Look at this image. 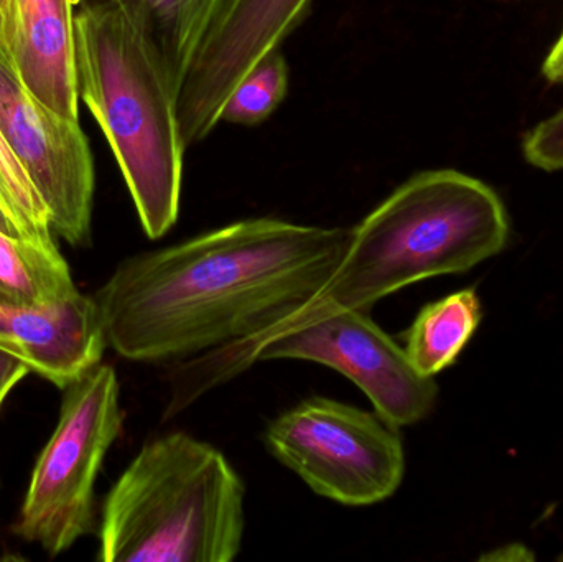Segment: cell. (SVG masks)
Here are the masks:
<instances>
[{"label":"cell","mask_w":563,"mask_h":562,"mask_svg":"<svg viewBox=\"0 0 563 562\" xmlns=\"http://www.w3.org/2000/svg\"><path fill=\"white\" fill-rule=\"evenodd\" d=\"M350 238L351 228L251 218L128 257L95 296L106 342L158 363L260 335L324 289Z\"/></svg>","instance_id":"cell-1"},{"label":"cell","mask_w":563,"mask_h":562,"mask_svg":"<svg viewBox=\"0 0 563 562\" xmlns=\"http://www.w3.org/2000/svg\"><path fill=\"white\" fill-rule=\"evenodd\" d=\"M75 53L79 98L111 145L145 234L161 240L180 214V86L124 0L76 3Z\"/></svg>","instance_id":"cell-2"},{"label":"cell","mask_w":563,"mask_h":562,"mask_svg":"<svg viewBox=\"0 0 563 562\" xmlns=\"http://www.w3.org/2000/svg\"><path fill=\"white\" fill-rule=\"evenodd\" d=\"M508 240V211L489 185L452 168L420 172L351 228L333 276L300 310H369L420 280L466 273Z\"/></svg>","instance_id":"cell-3"},{"label":"cell","mask_w":563,"mask_h":562,"mask_svg":"<svg viewBox=\"0 0 563 562\" xmlns=\"http://www.w3.org/2000/svg\"><path fill=\"white\" fill-rule=\"evenodd\" d=\"M246 485L227 458L187 432L155 439L102 505L99 561L231 562L243 548Z\"/></svg>","instance_id":"cell-4"},{"label":"cell","mask_w":563,"mask_h":562,"mask_svg":"<svg viewBox=\"0 0 563 562\" xmlns=\"http://www.w3.org/2000/svg\"><path fill=\"white\" fill-rule=\"evenodd\" d=\"M269 360H301L341 373L397 428L426 419L439 396L435 378L413 368L406 350L371 319L369 310L317 307L297 310L260 335L178 363L165 415L184 411L205 393Z\"/></svg>","instance_id":"cell-5"},{"label":"cell","mask_w":563,"mask_h":562,"mask_svg":"<svg viewBox=\"0 0 563 562\" xmlns=\"http://www.w3.org/2000/svg\"><path fill=\"white\" fill-rule=\"evenodd\" d=\"M63 392L58 425L36 459L13 528L16 537L38 544L49 558L91 533L96 481L124 425L111 366H92Z\"/></svg>","instance_id":"cell-6"},{"label":"cell","mask_w":563,"mask_h":562,"mask_svg":"<svg viewBox=\"0 0 563 562\" xmlns=\"http://www.w3.org/2000/svg\"><path fill=\"white\" fill-rule=\"evenodd\" d=\"M399 429L376 411L313 396L271 421L264 441L314 494L346 507H371L402 485Z\"/></svg>","instance_id":"cell-7"},{"label":"cell","mask_w":563,"mask_h":562,"mask_svg":"<svg viewBox=\"0 0 563 562\" xmlns=\"http://www.w3.org/2000/svg\"><path fill=\"white\" fill-rule=\"evenodd\" d=\"M0 131L73 247L91 243L95 161L79 119L49 109L0 56Z\"/></svg>","instance_id":"cell-8"},{"label":"cell","mask_w":563,"mask_h":562,"mask_svg":"<svg viewBox=\"0 0 563 562\" xmlns=\"http://www.w3.org/2000/svg\"><path fill=\"white\" fill-rule=\"evenodd\" d=\"M313 0H224L178 95L185 147L203 142L221 122L238 82L310 15Z\"/></svg>","instance_id":"cell-9"},{"label":"cell","mask_w":563,"mask_h":562,"mask_svg":"<svg viewBox=\"0 0 563 562\" xmlns=\"http://www.w3.org/2000/svg\"><path fill=\"white\" fill-rule=\"evenodd\" d=\"M76 0H5L0 56L43 104L79 119Z\"/></svg>","instance_id":"cell-10"},{"label":"cell","mask_w":563,"mask_h":562,"mask_svg":"<svg viewBox=\"0 0 563 562\" xmlns=\"http://www.w3.org/2000/svg\"><path fill=\"white\" fill-rule=\"evenodd\" d=\"M106 346L98 304L79 290L38 306L0 304V349L59 389L99 365Z\"/></svg>","instance_id":"cell-11"},{"label":"cell","mask_w":563,"mask_h":562,"mask_svg":"<svg viewBox=\"0 0 563 562\" xmlns=\"http://www.w3.org/2000/svg\"><path fill=\"white\" fill-rule=\"evenodd\" d=\"M482 319V302L475 289L459 290L427 304L407 330V359L420 375L435 378L456 362Z\"/></svg>","instance_id":"cell-12"},{"label":"cell","mask_w":563,"mask_h":562,"mask_svg":"<svg viewBox=\"0 0 563 562\" xmlns=\"http://www.w3.org/2000/svg\"><path fill=\"white\" fill-rule=\"evenodd\" d=\"M78 290L56 246L0 233V304L38 306L66 299Z\"/></svg>","instance_id":"cell-13"},{"label":"cell","mask_w":563,"mask_h":562,"mask_svg":"<svg viewBox=\"0 0 563 562\" xmlns=\"http://www.w3.org/2000/svg\"><path fill=\"white\" fill-rule=\"evenodd\" d=\"M161 49L178 86L224 0H124Z\"/></svg>","instance_id":"cell-14"},{"label":"cell","mask_w":563,"mask_h":562,"mask_svg":"<svg viewBox=\"0 0 563 562\" xmlns=\"http://www.w3.org/2000/svg\"><path fill=\"white\" fill-rule=\"evenodd\" d=\"M288 79L290 69L280 48L267 53L238 82L221 111V121L246 128L263 124L287 96Z\"/></svg>","instance_id":"cell-15"},{"label":"cell","mask_w":563,"mask_h":562,"mask_svg":"<svg viewBox=\"0 0 563 562\" xmlns=\"http://www.w3.org/2000/svg\"><path fill=\"white\" fill-rule=\"evenodd\" d=\"M0 205L22 224L30 240L55 247L52 220L25 168L0 131Z\"/></svg>","instance_id":"cell-16"},{"label":"cell","mask_w":563,"mask_h":562,"mask_svg":"<svg viewBox=\"0 0 563 562\" xmlns=\"http://www.w3.org/2000/svg\"><path fill=\"white\" fill-rule=\"evenodd\" d=\"M521 147L532 167L563 170V109L532 128L522 139Z\"/></svg>","instance_id":"cell-17"},{"label":"cell","mask_w":563,"mask_h":562,"mask_svg":"<svg viewBox=\"0 0 563 562\" xmlns=\"http://www.w3.org/2000/svg\"><path fill=\"white\" fill-rule=\"evenodd\" d=\"M30 368L12 353L0 349V408L13 388L29 375Z\"/></svg>","instance_id":"cell-18"},{"label":"cell","mask_w":563,"mask_h":562,"mask_svg":"<svg viewBox=\"0 0 563 562\" xmlns=\"http://www.w3.org/2000/svg\"><path fill=\"white\" fill-rule=\"evenodd\" d=\"M542 75L552 85H562L563 82V30L542 65Z\"/></svg>","instance_id":"cell-19"},{"label":"cell","mask_w":563,"mask_h":562,"mask_svg":"<svg viewBox=\"0 0 563 562\" xmlns=\"http://www.w3.org/2000/svg\"><path fill=\"white\" fill-rule=\"evenodd\" d=\"M0 233L9 234V236L20 238V240H30L29 233L23 230L22 224L0 205ZM35 243V241H33Z\"/></svg>","instance_id":"cell-20"},{"label":"cell","mask_w":563,"mask_h":562,"mask_svg":"<svg viewBox=\"0 0 563 562\" xmlns=\"http://www.w3.org/2000/svg\"><path fill=\"white\" fill-rule=\"evenodd\" d=\"M3 2H5V0H0V25H2Z\"/></svg>","instance_id":"cell-21"},{"label":"cell","mask_w":563,"mask_h":562,"mask_svg":"<svg viewBox=\"0 0 563 562\" xmlns=\"http://www.w3.org/2000/svg\"><path fill=\"white\" fill-rule=\"evenodd\" d=\"M76 2H81V0H76Z\"/></svg>","instance_id":"cell-22"},{"label":"cell","mask_w":563,"mask_h":562,"mask_svg":"<svg viewBox=\"0 0 563 562\" xmlns=\"http://www.w3.org/2000/svg\"><path fill=\"white\" fill-rule=\"evenodd\" d=\"M561 560L563 561V557H561Z\"/></svg>","instance_id":"cell-23"}]
</instances>
